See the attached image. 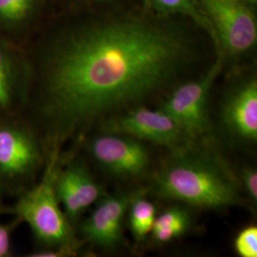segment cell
Listing matches in <instances>:
<instances>
[{"label": "cell", "instance_id": "obj_1", "mask_svg": "<svg viewBox=\"0 0 257 257\" xmlns=\"http://www.w3.org/2000/svg\"><path fill=\"white\" fill-rule=\"evenodd\" d=\"M182 37L154 25L117 22L74 35L52 56L44 111L61 136L160 90L185 59Z\"/></svg>", "mask_w": 257, "mask_h": 257}, {"label": "cell", "instance_id": "obj_2", "mask_svg": "<svg viewBox=\"0 0 257 257\" xmlns=\"http://www.w3.org/2000/svg\"><path fill=\"white\" fill-rule=\"evenodd\" d=\"M157 193L193 207L223 209L241 203L239 182L220 156L178 149L156 175Z\"/></svg>", "mask_w": 257, "mask_h": 257}, {"label": "cell", "instance_id": "obj_3", "mask_svg": "<svg viewBox=\"0 0 257 257\" xmlns=\"http://www.w3.org/2000/svg\"><path fill=\"white\" fill-rule=\"evenodd\" d=\"M57 174V156L55 155L41 182L22 195L14 211L28 223L40 241L56 248H73L72 229L59 208L55 193Z\"/></svg>", "mask_w": 257, "mask_h": 257}, {"label": "cell", "instance_id": "obj_4", "mask_svg": "<svg viewBox=\"0 0 257 257\" xmlns=\"http://www.w3.org/2000/svg\"><path fill=\"white\" fill-rule=\"evenodd\" d=\"M224 55L219 54L209 72L195 81L179 86L161 107L189 138H198L207 133L209 117L207 101L211 87L222 71Z\"/></svg>", "mask_w": 257, "mask_h": 257}, {"label": "cell", "instance_id": "obj_5", "mask_svg": "<svg viewBox=\"0 0 257 257\" xmlns=\"http://www.w3.org/2000/svg\"><path fill=\"white\" fill-rule=\"evenodd\" d=\"M218 41V53L240 55L249 51L257 40L256 20L252 13L235 0H200Z\"/></svg>", "mask_w": 257, "mask_h": 257}, {"label": "cell", "instance_id": "obj_6", "mask_svg": "<svg viewBox=\"0 0 257 257\" xmlns=\"http://www.w3.org/2000/svg\"><path fill=\"white\" fill-rule=\"evenodd\" d=\"M106 130L169 147H177L185 137L183 131L163 110L145 107L135 108L109 120Z\"/></svg>", "mask_w": 257, "mask_h": 257}, {"label": "cell", "instance_id": "obj_7", "mask_svg": "<svg viewBox=\"0 0 257 257\" xmlns=\"http://www.w3.org/2000/svg\"><path fill=\"white\" fill-rule=\"evenodd\" d=\"M91 152L95 160L113 175L137 176L143 174L150 163L145 146L132 137L102 135L94 138Z\"/></svg>", "mask_w": 257, "mask_h": 257}, {"label": "cell", "instance_id": "obj_8", "mask_svg": "<svg viewBox=\"0 0 257 257\" xmlns=\"http://www.w3.org/2000/svg\"><path fill=\"white\" fill-rule=\"evenodd\" d=\"M138 193H121L105 198L84 222L82 232L93 245L114 248L122 239V222Z\"/></svg>", "mask_w": 257, "mask_h": 257}, {"label": "cell", "instance_id": "obj_9", "mask_svg": "<svg viewBox=\"0 0 257 257\" xmlns=\"http://www.w3.org/2000/svg\"><path fill=\"white\" fill-rule=\"evenodd\" d=\"M55 193L62 203L67 216L76 219L102 195L101 188L80 164H73L57 174Z\"/></svg>", "mask_w": 257, "mask_h": 257}, {"label": "cell", "instance_id": "obj_10", "mask_svg": "<svg viewBox=\"0 0 257 257\" xmlns=\"http://www.w3.org/2000/svg\"><path fill=\"white\" fill-rule=\"evenodd\" d=\"M222 119L231 135L246 141L257 139V82L250 79L227 99Z\"/></svg>", "mask_w": 257, "mask_h": 257}, {"label": "cell", "instance_id": "obj_11", "mask_svg": "<svg viewBox=\"0 0 257 257\" xmlns=\"http://www.w3.org/2000/svg\"><path fill=\"white\" fill-rule=\"evenodd\" d=\"M39 160L36 141L26 132L13 127L0 128V173L24 175Z\"/></svg>", "mask_w": 257, "mask_h": 257}, {"label": "cell", "instance_id": "obj_12", "mask_svg": "<svg viewBox=\"0 0 257 257\" xmlns=\"http://www.w3.org/2000/svg\"><path fill=\"white\" fill-rule=\"evenodd\" d=\"M189 226V212L182 208L174 207L156 215L151 233L157 243H168L181 236Z\"/></svg>", "mask_w": 257, "mask_h": 257}, {"label": "cell", "instance_id": "obj_13", "mask_svg": "<svg viewBox=\"0 0 257 257\" xmlns=\"http://www.w3.org/2000/svg\"><path fill=\"white\" fill-rule=\"evenodd\" d=\"M148 3L161 14H182L190 17L200 27H202L213 39L218 50V41L212 24L200 8L197 0H147Z\"/></svg>", "mask_w": 257, "mask_h": 257}, {"label": "cell", "instance_id": "obj_14", "mask_svg": "<svg viewBox=\"0 0 257 257\" xmlns=\"http://www.w3.org/2000/svg\"><path fill=\"white\" fill-rule=\"evenodd\" d=\"M128 210L131 230L137 241H142L153 229L156 217V206L138 194Z\"/></svg>", "mask_w": 257, "mask_h": 257}, {"label": "cell", "instance_id": "obj_15", "mask_svg": "<svg viewBox=\"0 0 257 257\" xmlns=\"http://www.w3.org/2000/svg\"><path fill=\"white\" fill-rule=\"evenodd\" d=\"M38 0H0V23L7 26L25 21L37 8Z\"/></svg>", "mask_w": 257, "mask_h": 257}, {"label": "cell", "instance_id": "obj_16", "mask_svg": "<svg viewBox=\"0 0 257 257\" xmlns=\"http://www.w3.org/2000/svg\"><path fill=\"white\" fill-rule=\"evenodd\" d=\"M15 72L8 51L0 45V109L10 106L14 93Z\"/></svg>", "mask_w": 257, "mask_h": 257}, {"label": "cell", "instance_id": "obj_17", "mask_svg": "<svg viewBox=\"0 0 257 257\" xmlns=\"http://www.w3.org/2000/svg\"><path fill=\"white\" fill-rule=\"evenodd\" d=\"M234 249L239 256H257V228L250 225L240 230L234 239Z\"/></svg>", "mask_w": 257, "mask_h": 257}, {"label": "cell", "instance_id": "obj_18", "mask_svg": "<svg viewBox=\"0 0 257 257\" xmlns=\"http://www.w3.org/2000/svg\"><path fill=\"white\" fill-rule=\"evenodd\" d=\"M242 184L246 190L248 197L256 202L257 200V172L254 168H247L243 170L242 175Z\"/></svg>", "mask_w": 257, "mask_h": 257}, {"label": "cell", "instance_id": "obj_19", "mask_svg": "<svg viewBox=\"0 0 257 257\" xmlns=\"http://www.w3.org/2000/svg\"><path fill=\"white\" fill-rule=\"evenodd\" d=\"M10 249V229L0 224V257L8 254Z\"/></svg>", "mask_w": 257, "mask_h": 257}, {"label": "cell", "instance_id": "obj_20", "mask_svg": "<svg viewBox=\"0 0 257 257\" xmlns=\"http://www.w3.org/2000/svg\"><path fill=\"white\" fill-rule=\"evenodd\" d=\"M73 252V248H56L55 249H49V250H41L32 254V257H57L64 256Z\"/></svg>", "mask_w": 257, "mask_h": 257}, {"label": "cell", "instance_id": "obj_21", "mask_svg": "<svg viewBox=\"0 0 257 257\" xmlns=\"http://www.w3.org/2000/svg\"><path fill=\"white\" fill-rule=\"evenodd\" d=\"M249 1H255V0H249Z\"/></svg>", "mask_w": 257, "mask_h": 257}]
</instances>
